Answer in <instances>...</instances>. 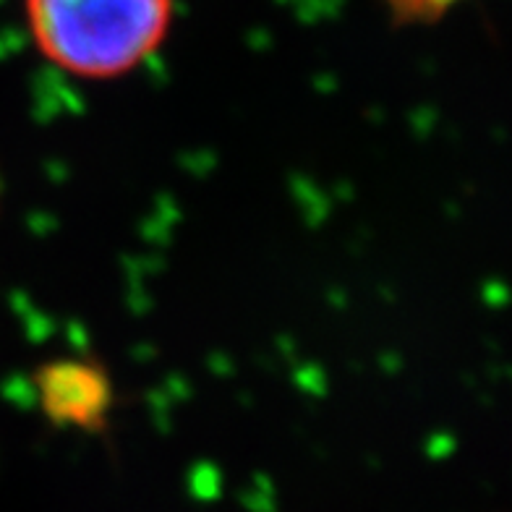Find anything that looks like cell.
Instances as JSON below:
<instances>
[{
	"instance_id": "cell-1",
	"label": "cell",
	"mask_w": 512,
	"mask_h": 512,
	"mask_svg": "<svg viewBox=\"0 0 512 512\" xmlns=\"http://www.w3.org/2000/svg\"><path fill=\"white\" fill-rule=\"evenodd\" d=\"M24 8L37 50L79 79L134 71L173 24V0H27Z\"/></svg>"
}]
</instances>
